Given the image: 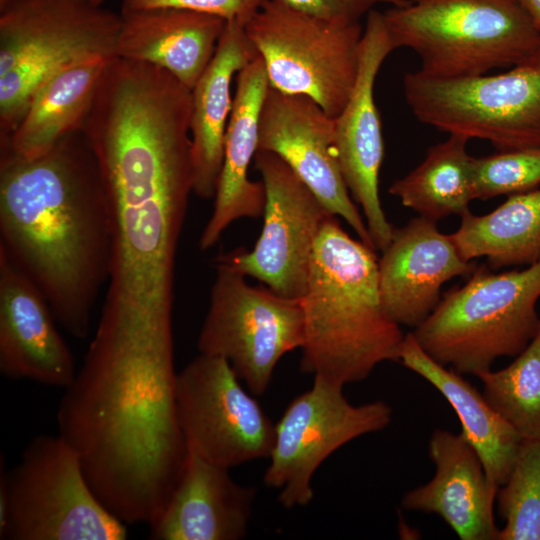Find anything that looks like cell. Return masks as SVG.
<instances>
[{
    "label": "cell",
    "instance_id": "18",
    "mask_svg": "<svg viewBox=\"0 0 540 540\" xmlns=\"http://www.w3.org/2000/svg\"><path fill=\"white\" fill-rule=\"evenodd\" d=\"M428 452L435 475L426 484L404 494L402 507L440 516L461 540H497L494 519L498 487L464 436L435 430Z\"/></svg>",
    "mask_w": 540,
    "mask_h": 540
},
{
    "label": "cell",
    "instance_id": "33",
    "mask_svg": "<svg viewBox=\"0 0 540 540\" xmlns=\"http://www.w3.org/2000/svg\"><path fill=\"white\" fill-rule=\"evenodd\" d=\"M94 1H96V2L99 3V4H103V2H104L105 0H94Z\"/></svg>",
    "mask_w": 540,
    "mask_h": 540
},
{
    "label": "cell",
    "instance_id": "29",
    "mask_svg": "<svg viewBox=\"0 0 540 540\" xmlns=\"http://www.w3.org/2000/svg\"><path fill=\"white\" fill-rule=\"evenodd\" d=\"M540 184V148L499 151L473 157V199H490L533 190Z\"/></svg>",
    "mask_w": 540,
    "mask_h": 540
},
{
    "label": "cell",
    "instance_id": "6",
    "mask_svg": "<svg viewBox=\"0 0 540 540\" xmlns=\"http://www.w3.org/2000/svg\"><path fill=\"white\" fill-rule=\"evenodd\" d=\"M539 298L540 261L501 273L482 265L463 286L446 293L412 333L436 362L476 376L529 345L540 326Z\"/></svg>",
    "mask_w": 540,
    "mask_h": 540
},
{
    "label": "cell",
    "instance_id": "7",
    "mask_svg": "<svg viewBox=\"0 0 540 540\" xmlns=\"http://www.w3.org/2000/svg\"><path fill=\"white\" fill-rule=\"evenodd\" d=\"M1 539L123 540L125 523L92 491L76 452L58 434H40L1 472Z\"/></svg>",
    "mask_w": 540,
    "mask_h": 540
},
{
    "label": "cell",
    "instance_id": "24",
    "mask_svg": "<svg viewBox=\"0 0 540 540\" xmlns=\"http://www.w3.org/2000/svg\"><path fill=\"white\" fill-rule=\"evenodd\" d=\"M110 60L75 64L48 78L33 94L14 130L0 137V148L35 156L79 131Z\"/></svg>",
    "mask_w": 540,
    "mask_h": 540
},
{
    "label": "cell",
    "instance_id": "15",
    "mask_svg": "<svg viewBox=\"0 0 540 540\" xmlns=\"http://www.w3.org/2000/svg\"><path fill=\"white\" fill-rule=\"evenodd\" d=\"M393 50L383 13L371 10L363 30L353 92L335 118V147L343 179L363 210L375 249L381 251L389 245L394 228L379 197L384 141L374 83L382 63Z\"/></svg>",
    "mask_w": 540,
    "mask_h": 540
},
{
    "label": "cell",
    "instance_id": "3",
    "mask_svg": "<svg viewBox=\"0 0 540 540\" xmlns=\"http://www.w3.org/2000/svg\"><path fill=\"white\" fill-rule=\"evenodd\" d=\"M378 261L335 215L324 222L301 297L303 372L345 385L364 380L382 362L399 361L405 335L383 306Z\"/></svg>",
    "mask_w": 540,
    "mask_h": 540
},
{
    "label": "cell",
    "instance_id": "12",
    "mask_svg": "<svg viewBox=\"0 0 540 540\" xmlns=\"http://www.w3.org/2000/svg\"><path fill=\"white\" fill-rule=\"evenodd\" d=\"M175 394L187 450L228 469L269 457L275 424L225 359L199 353L177 373Z\"/></svg>",
    "mask_w": 540,
    "mask_h": 540
},
{
    "label": "cell",
    "instance_id": "22",
    "mask_svg": "<svg viewBox=\"0 0 540 540\" xmlns=\"http://www.w3.org/2000/svg\"><path fill=\"white\" fill-rule=\"evenodd\" d=\"M257 56L244 25L227 21L212 60L191 89L193 194L200 199L216 194L233 108V77Z\"/></svg>",
    "mask_w": 540,
    "mask_h": 540
},
{
    "label": "cell",
    "instance_id": "26",
    "mask_svg": "<svg viewBox=\"0 0 540 540\" xmlns=\"http://www.w3.org/2000/svg\"><path fill=\"white\" fill-rule=\"evenodd\" d=\"M468 138L449 137L429 148L425 159L410 173L396 180L389 193L419 216L437 221L469 211L473 199L472 159Z\"/></svg>",
    "mask_w": 540,
    "mask_h": 540
},
{
    "label": "cell",
    "instance_id": "4",
    "mask_svg": "<svg viewBox=\"0 0 540 540\" xmlns=\"http://www.w3.org/2000/svg\"><path fill=\"white\" fill-rule=\"evenodd\" d=\"M383 16L394 49L414 51L419 71L433 77L531 65L540 54V34L519 0H410Z\"/></svg>",
    "mask_w": 540,
    "mask_h": 540
},
{
    "label": "cell",
    "instance_id": "14",
    "mask_svg": "<svg viewBox=\"0 0 540 540\" xmlns=\"http://www.w3.org/2000/svg\"><path fill=\"white\" fill-rule=\"evenodd\" d=\"M257 151L278 155L333 215L343 218L363 243L375 249L341 173L335 118L314 100L269 86L259 117Z\"/></svg>",
    "mask_w": 540,
    "mask_h": 540
},
{
    "label": "cell",
    "instance_id": "8",
    "mask_svg": "<svg viewBox=\"0 0 540 540\" xmlns=\"http://www.w3.org/2000/svg\"><path fill=\"white\" fill-rule=\"evenodd\" d=\"M244 29L271 88L309 97L332 118L341 113L358 74L359 22L326 20L266 0Z\"/></svg>",
    "mask_w": 540,
    "mask_h": 540
},
{
    "label": "cell",
    "instance_id": "16",
    "mask_svg": "<svg viewBox=\"0 0 540 540\" xmlns=\"http://www.w3.org/2000/svg\"><path fill=\"white\" fill-rule=\"evenodd\" d=\"M50 305L36 285L0 251V372L67 387L77 371Z\"/></svg>",
    "mask_w": 540,
    "mask_h": 540
},
{
    "label": "cell",
    "instance_id": "21",
    "mask_svg": "<svg viewBox=\"0 0 540 540\" xmlns=\"http://www.w3.org/2000/svg\"><path fill=\"white\" fill-rule=\"evenodd\" d=\"M117 57L164 69L192 89L212 60L227 21L177 8L120 11Z\"/></svg>",
    "mask_w": 540,
    "mask_h": 540
},
{
    "label": "cell",
    "instance_id": "30",
    "mask_svg": "<svg viewBox=\"0 0 540 540\" xmlns=\"http://www.w3.org/2000/svg\"><path fill=\"white\" fill-rule=\"evenodd\" d=\"M266 0H123L121 11L177 8L207 13L245 25Z\"/></svg>",
    "mask_w": 540,
    "mask_h": 540
},
{
    "label": "cell",
    "instance_id": "23",
    "mask_svg": "<svg viewBox=\"0 0 540 540\" xmlns=\"http://www.w3.org/2000/svg\"><path fill=\"white\" fill-rule=\"evenodd\" d=\"M399 361L444 396L457 414L461 434L478 454L489 481L498 488L503 485L516 459L520 435L461 374L426 354L412 332L403 339Z\"/></svg>",
    "mask_w": 540,
    "mask_h": 540
},
{
    "label": "cell",
    "instance_id": "25",
    "mask_svg": "<svg viewBox=\"0 0 540 540\" xmlns=\"http://www.w3.org/2000/svg\"><path fill=\"white\" fill-rule=\"evenodd\" d=\"M460 217L450 237L465 260L485 257L494 269L540 261V189L509 195L485 215Z\"/></svg>",
    "mask_w": 540,
    "mask_h": 540
},
{
    "label": "cell",
    "instance_id": "1",
    "mask_svg": "<svg viewBox=\"0 0 540 540\" xmlns=\"http://www.w3.org/2000/svg\"><path fill=\"white\" fill-rule=\"evenodd\" d=\"M171 338L95 332L58 408L59 435L101 503L125 524L150 525L184 469Z\"/></svg>",
    "mask_w": 540,
    "mask_h": 540
},
{
    "label": "cell",
    "instance_id": "13",
    "mask_svg": "<svg viewBox=\"0 0 540 540\" xmlns=\"http://www.w3.org/2000/svg\"><path fill=\"white\" fill-rule=\"evenodd\" d=\"M254 160L266 194L261 234L251 251L221 254L216 263L300 299L317 237L333 214L278 155L257 151Z\"/></svg>",
    "mask_w": 540,
    "mask_h": 540
},
{
    "label": "cell",
    "instance_id": "11",
    "mask_svg": "<svg viewBox=\"0 0 540 540\" xmlns=\"http://www.w3.org/2000/svg\"><path fill=\"white\" fill-rule=\"evenodd\" d=\"M344 385L314 376L312 387L295 397L275 424L266 486L279 491L288 509L308 505L314 496L312 478L333 452L348 442L386 428L392 408L378 400L351 404Z\"/></svg>",
    "mask_w": 540,
    "mask_h": 540
},
{
    "label": "cell",
    "instance_id": "32",
    "mask_svg": "<svg viewBox=\"0 0 540 540\" xmlns=\"http://www.w3.org/2000/svg\"><path fill=\"white\" fill-rule=\"evenodd\" d=\"M525 10L527 11L528 15L530 16L531 20L533 21L536 29L538 30L540 34V0H519ZM535 66L540 67V54L537 59V61L532 64Z\"/></svg>",
    "mask_w": 540,
    "mask_h": 540
},
{
    "label": "cell",
    "instance_id": "31",
    "mask_svg": "<svg viewBox=\"0 0 540 540\" xmlns=\"http://www.w3.org/2000/svg\"><path fill=\"white\" fill-rule=\"evenodd\" d=\"M300 12L331 21L359 22L378 4L404 6L410 0H280Z\"/></svg>",
    "mask_w": 540,
    "mask_h": 540
},
{
    "label": "cell",
    "instance_id": "28",
    "mask_svg": "<svg viewBox=\"0 0 540 540\" xmlns=\"http://www.w3.org/2000/svg\"><path fill=\"white\" fill-rule=\"evenodd\" d=\"M496 501L505 521L497 540H540V440L522 439Z\"/></svg>",
    "mask_w": 540,
    "mask_h": 540
},
{
    "label": "cell",
    "instance_id": "2",
    "mask_svg": "<svg viewBox=\"0 0 540 540\" xmlns=\"http://www.w3.org/2000/svg\"><path fill=\"white\" fill-rule=\"evenodd\" d=\"M112 247L108 195L81 130L35 156L0 148V251L74 338L89 335Z\"/></svg>",
    "mask_w": 540,
    "mask_h": 540
},
{
    "label": "cell",
    "instance_id": "20",
    "mask_svg": "<svg viewBox=\"0 0 540 540\" xmlns=\"http://www.w3.org/2000/svg\"><path fill=\"white\" fill-rule=\"evenodd\" d=\"M268 88L258 55L237 74L213 210L199 240L202 251L212 248L234 221L263 215L265 187L248 177V169L258 149L259 117Z\"/></svg>",
    "mask_w": 540,
    "mask_h": 540
},
{
    "label": "cell",
    "instance_id": "17",
    "mask_svg": "<svg viewBox=\"0 0 540 540\" xmlns=\"http://www.w3.org/2000/svg\"><path fill=\"white\" fill-rule=\"evenodd\" d=\"M382 252L378 281L383 306L397 324L414 328L436 308L444 283L475 270L450 235L441 233L436 221L422 216L394 229Z\"/></svg>",
    "mask_w": 540,
    "mask_h": 540
},
{
    "label": "cell",
    "instance_id": "10",
    "mask_svg": "<svg viewBox=\"0 0 540 540\" xmlns=\"http://www.w3.org/2000/svg\"><path fill=\"white\" fill-rule=\"evenodd\" d=\"M216 276L197 347L225 359L254 395L270 385L280 359L304 342L301 298L250 285L245 276L215 263Z\"/></svg>",
    "mask_w": 540,
    "mask_h": 540
},
{
    "label": "cell",
    "instance_id": "9",
    "mask_svg": "<svg viewBox=\"0 0 540 540\" xmlns=\"http://www.w3.org/2000/svg\"><path fill=\"white\" fill-rule=\"evenodd\" d=\"M415 117L448 134L491 142L499 151L540 148V67L523 65L495 75L404 77Z\"/></svg>",
    "mask_w": 540,
    "mask_h": 540
},
{
    "label": "cell",
    "instance_id": "5",
    "mask_svg": "<svg viewBox=\"0 0 540 540\" xmlns=\"http://www.w3.org/2000/svg\"><path fill=\"white\" fill-rule=\"evenodd\" d=\"M121 15L94 0H0V137L57 72L117 57Z\"/></svg>",
    "mask_w": 540,
    "mask_h": 540
},
{
    "label": "cell",
    "instance_id": "19",
    "mask_svg": "<svg viewBox=\"0 0 540 540\" xmlns=\"http://www.w3.org/2000/svg\"><path fill=\"white\" fill-rule=\"evenodd\" d=\"M256 489L229 469L187 450L183 472L166 507L149 525L154 540H238L246 536Z\"/></svg>",
    "mask_w": 540,
    "mask_h": 540
},
{
    "label": "cell",
    "instance_id": "27",
    "mask_svg": "<svg viewBox=\"0 0 540 540\" xmlns=\"http://www.w3.org/2000/svg\"><path fill=\"white\" fill-rule=\"evenodd\" d=\"M476 376L485 399L520 437L540 440V326L511 364Z\"/></svg>",
    "mask_w": 540,
    "mask_h": 540
}]
</instances>
